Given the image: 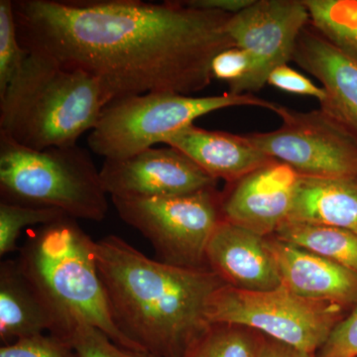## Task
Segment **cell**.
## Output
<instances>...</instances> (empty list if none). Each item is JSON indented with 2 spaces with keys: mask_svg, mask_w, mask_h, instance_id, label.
<instances>
[{
  "mask_svg": "<svg viewBox=\"0 0 357 357\" xmlns=\"http://www.w3.org/2000/svg\"><path fill=\"white\" fill-rule=\"evenodd\" d=\"M105 107L93 77L28 53L0 93V134L33 150L73 146L96 128Z\"/></svg>",
  "mask_w": 357,
  "mask_h": 357,
  "instance_id": "277c9868",
  "label": "cell"
},
{
  "mask_svg": "<svg viewBox=\"0 0 357 357\" xmlns=\"http://www.w3.org/2000/svg\"><path fill=\"white\" fill-rule=\"evenodd\" d=\"M280 128L248 134L270 158L303 177H357V140L323 109L302 112L275 105Z\"/></svg>",
  "mask_w": 357,
  "mask_h": 357,
  "instance_id": "9c48e42d",
  "label": "cell"
},
{
  "mask_svg": "<svg viewBox=\"0 0 357 357\" xmlns=\"http://www.w3.org/2000/svg\"><path fill=\"white\" fill-rule=\"evenodd\" d=\"M255 65L250 56L238 47L225 49L213 58L211 72L213 79L229 84V93H246Z\"/></svg>",
  "mask_w": 357,
  "mask_h": 357,
  "instance_id": "cb8c5ba5",
  "label": "cell"
},
{
  "mask_svg": "<svg viewBox=\"0 0 357 357\" xmlns=\"http://www.w3.org/2000/svg\"><path fill=\"white\" fill-rule=\"evenodd\" d=\"M288 222L312 223L357 234V177H303Z\"/></svg>",
  "mask_w": 357,
  "mask_h": 357,
  "instance_id": "e0dca14e",
  "label": "cell"
},
{
  "mask_svg": "<svg viewBox=\"0 0 357 357\" xmlns=\"http://www.w3.org/2000/svg\"><path fill=\"white\" fill-rule=\"evenodd\" d=\"M260 357H316L314 354L309 352L294 349L280 342L272 340L267 337H263L261 351Z\"/></svg>",
  "mask_w": 357,
  "mask_h": 357,
  "instance_id": "f546056e",
  "label": "cell"
},
{
  "mask_svg": "<svg viewBox=\"0 0 357 357\" xmlns=\"http://www.w3.org/2000/svg\"><path fill=\"white\" fill-rule=\"evenodd\" d=\"M267 84L285 93L312 96L317 98L319 103L325 102L326 98V91L323 86H317L309 77L288 65L280 66L272 70L268 77Z\"/></svg>",
  "mask_w": 357,
  "mask_h": 357,
  "instance_id": "83f0119b",
  "label": "cell"
},
{
  "mask_svg": "<svg viewBox=\"0 0 357 357\" xmlns=\"http://www.w3.org/2000/svg\"><path fill=\"white\" fill-rule=\"evenodd\" d=\"M301 176L273 160L236 182L222 196L223 220L262 236L276 234L288 222Z\"/></svg>",
  "mask_w": 357,
  "mask_h": 357,
  "instance_id": "7c38bea8",
  "label": "cell"
},
{
  "mask_svg": "<svg viewBox=\"0 0 357 357\" xmlns=\"http://www.w3.org/2000/svg\"><path fill=\"white\" fill-rule=\"evenodd\" d=\"M293 62L316 77L326 91L319 103L357 140V61L337 48L311 23L300 35Z\"/></svg>",
  "mask_w": 357,
  "mask_h": 357,
  "instance_id": "5bb4252c",
  "label": "cell"
},
{
  "mask_svg": "<svg viewBox=\"0 0 357 357\" xmlns=\"http://www.w3.org/2000/svg\"><path fill=\"white\" fill-rule=\"evenodd\" d=\"M56 208L0 203V256L18 250L17 239L25 227L43 225L66 217Z\"/></svg>",
  "mask_w": 357,
  "mask_h": 357,
  "instance_id": "7402d4cb",
  "label": "cell"
},
{
  "mask_svg": "<svg viewBox=\"0 0 357 357\" xmlns=\"http://www.w3.org/2000/svg\"><path fill=\"white\" fill-rule=\"evenodd\" d=\"M184 153L210 177L234 183L274 159L263 153L248 135L208 130L192 124L164 142Z\"/></svg>",
  "mask_w": 357,
  "mask_h": 357,
  "instance_id": "2e32d148",
  "label": "cell"
},
{
  "mask_svg": "<svg viewBox=\"0 0 357 357\" xmlns=\"http://www.w3.org/2000/svg\"><path fill=\"white\" fill-rule=\"evenodd\" d=\"M0 357H79L67 340L50 333L0 347Z\"/></svg>",
  "mask_w": 357,
  "mask_h": 357,
  "instance_id": "484cf974",
  "label": "cell"
},
{
  "mask_svg": "<svg viewBox=\"0 0 357 357\" xmlns=\"http://www.w3.org/2000/svg\"><path fill=\"white\" fill-rule=\"evenodd\" d=\"M184 2L195 8L222 11L234 15L250 6L255 0H185Z\"/></svg>",
  "mask_w": 357,
  "mask_h": 357,
  "instance_id": "f1b7e54d",
  "label": "cell"
},
{
  "mask_svg": "<svg viewBox=\"0 0 357 357\" xmlns=\"http://www.w3.org/2000/svg\"><path fill=\"white\" fill-rule=\"evenodd\" d=\"M310 23L304 0H255L231 16L230 38L255 65L246 93L260 91L272 70L293 61L300 35Z\"/></svg>",
  "mask_w": 357,
  "mask_h": 357,
  "instance_id": "30bf717a",
  "label": "cell"
},
{
  "mask_svg": "<svg viewBox=\"0 0 357 357\" xmlns=\"http://www.w3.org/2000/svg\"><path fill=\"white\" fill-rule=\"evenodd\" d=\"M282 285L307 299L351 311L357 304V273L274 236H267Z\"/></svg>",
  "mask_w": 357,
  "mask_h": 357,
  "instance_id": "9a60e30c",
  "label": "cell"
},
{
  "mask_svg": "<svg viewBox=\"0 0 357 357\" xmlns=\"http://www.w3.org/2000/svg\"><path fill=\"white\" fill-rule=\"evenodd\" d=\"M100 171L110 198H167L217 184L189 157L168 145L149 148L128 158L105 160Z\"/></svg>",
  "mask_w": 357,
  "mask_h": 357,
  "instance_id": "8fae6325",
  "label": "cell"
},
{
  "mask_svg": "<svg viewBox=\"0 0 357 357\" xmlns=\"http://www.w3.org/2000/svg\"><path fill=\"white\" fill-rule=\"evenodd\" d=\"M1 201L56 208L75 220L102 222L109 211L100 171L79 146L33 150L0 134Z\"/></svg>",
  "mask_w": 357,
  "mask_h": 357,
  "instance_id": "5b68a950",
  "label": "cell"
},
{
  "mask_svg": "<svg viewBox=\"0 0 357 357\" xmlns=\"http://www.w3.org/2000/svg\"><path fill=\"white\" fill-rule=\"evenodd\" d=\"M52 321L43 303L21 272L17 260L0 264V340L13 344L50 333Z\"/></svg>",
  "mask_w": 357,
  "mask_h": 357,
  "instance_id": "ac0fdd59",
  "label": "cell"
},
{
  "mask_svg": "<svg viewBox=\"0 0 357 357\" xmlns=\"http://www.w3.org/2000/svg\"><path fill=\"white\" fill-rule=\"evenodd\" d=\"M311 25L357 61V0H304Z\"/></svg>",
  "mask_w": 357,
  "mask_h": 357,
  "instance_id": "ffe728a7",
  "label": "cell"
},
{
  "mask_svg": "<svg viewBox=\"0 0 357 357\" xmlns=\"http://www.w3.org/2000/svg\"><path fill=\"white\" fill-rule=\"evenodd\" d=\"M13 9L23 48L93 77L105 105L199 93L213 79V58L234 46L232 14L184 1L16 0Z\"/></svg>",
  "mask_w": 357,
  "mask_h": 357,
  "instance_id": "6da1fadb",
  "label": "cell"
},
{
  "mask_svg": "<svg viewBox=\"0 0 357 357\" xmlns=\"http://www.w3.org/2000/svg\"><path fill=\"white\" fill-rule=\"evenodd\" d=\"M263 337L250 328L213 324L183 357H260Z\"/></svg>",
  "mask_w": 357,
  "mask_h": 357,
  "instance_id": "44dd1931",
  "label": "cell"
},
{
  "mask_svg": "<svg viewBox=\"0 0 357 357\" xmlns=\"http://www.w3.org/2000/svg\"><path fill=\"white\" fill-rule=\"evenodd\" d=\"M67 342L72 344L79 357H156L148 352L121 347L102 331L89 325L76 326Z\"/></svg>",
  "mask_w": 357,
  "mask_h": 357,
  "instance_id": "d4e9b609",
  "label": "cell"
},
{
  "mask_svg": "<svg viewBox=\"0 0 357 357\" xmlns=\"http://www.w3.org/2000/svg\"><path fill=\"white\" fill-rule=\"evenodd\" d=\"M96 263L114 325L156 357L184 356L211 326V301L227 285L210 268L151 259L116 236L96 241Z\"/></svg>",
  "mask_w": 357,
  "mask_h": 357,
  "instance_id": "7a4b0ae2",
  "label": "cell"
},
{
  "mask_svg": "<svg viewBox=\"0 0 357 357\" xmlns=\"http://www.w3.org/2000/svg\"><path fill=\"white\" fill-rule=\"evenodd\" d=\"M27 56L18 36L13 1L0 0V93L17 76Z\"/></svg>",
  "mask_w": 357,
  "mask_h": 357,
  "instance_id": "603a6c76",
  "label": "cell"
},
{
  "mask_svg": "<svg viewBox=\"0 0 357 357\" xmlns=\"http://www.w3.org/2000/svg\"><path fill=\"white\" fill-rule=\"evenodd\" d=\"M345 312L337 305L301 297L283 285L260 292L225 285L211 301L208 321L211 325L244 326L314 354L344 318Z\"/></svg>",
  "mask_w": 357,
  "mask_h": 357,
  "instance_id": "52a82bcc",
  "label": "cell"
},
{
  "mask_svg": "<svg viewBox=\"0 0 357 357\" xmlns=\"http://www.w3.org/2000/svg\"><path fill=\"white\" fill-rule=\"evenodd\" d=\"M317 357H357V304L335 326Z\"/></svg>",
  "mask_w": 357,
  "mask_h": 357,
  "instance_id": "4316f807",
  "label": "cell"
},
{
  "mask_svg": "<svg viewBox=\"0 0 357 357\" xmlns=\"http://www.w3.org/2000/svg\"><path fill=\"white\" fill-rule=\"evenodd\" d=\"M275 237L310 252L325 257L357 273V234L351 230L286 222Z\"/></svg>",
  "mask_w": 357,
  "mask_h": 357,
  "instance_id": "d6986e66",
  "label": "cell"
},
{
  "mask_svg": "<svg viewBox=\"0 0 357 357\" xmlns=\"http://www.w3.org/2000/svg\"><path fill=\"white\" fill-rule=\"evenodd\" d=\"M206 263L230 287L273 290L282 285L267 236L222 220L206 248Z\"/></svg>",
  "mask_w": 357,
  "mask_h": 357,
  "instance_id": "4fadbf2b",
  "label": "cell"
},
{
  "mask_svg": "<svg viewBox=\"0 0 357 357\" xmlns=\"http://www.w3.org/2000/svg\"><path fill=\"white\" fill-rule=\"evenodd\" d=\"M17 262L50 316V335L67 340L76 326L89 325L121 347L143 351L114 325L98 274L96 241L77 220L66 215L31 230Z\"/></svg>",
  "mask_w": 357,
  "mask_h": 357,
  "instance_id": "3957f363",
  "label": "cell"
},
{
  "mask_svg": "<svg viewBox=\"0 0 357 357\" xmlns=\"http://www.w3.org/2000/svg\"><path fill=\"white\" fill-rule=\"evenodd\" d=\"M123 222L153 246L160 261L208 268L206 248L223 220L222 196L215 188L167 198H112Z\"/></svg>",
  "mask_w": 357,
  "mask_h": 357,
  "instance_id": "ba28073f",
  "label": "cell"
},
{
  "mask_svg": "<svg viewBox=\"0 0 357 357\" xmlns=\"http://www.w3.org/2000/svg\"><path fill=\"white\" fill-rule=\"evenodd\" d=\"M276 103L252 93L192 96L149 93L114 100L105 105L89 132V149L105 160H121L165 142L172 134L194 124L204 115L234 107H263Z\"/></svg>",
  "mask_w": 357,
  "mask_h": 357,
  "instance_id": "8992f818",
  "label": "cell"
}]
</instances>
